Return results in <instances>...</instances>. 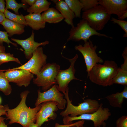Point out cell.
<instances>
[{
	"instance_id": "6da1fadb",
	"label": "cell",
	"mask_w": 127,
	"mask_h": 127,
	"mask_svg": "<svg viewBox=\"0 0 127 127\" xmlns=\"http://www.w3.org/2000/svg\"><path fill=\"white\" fill-rule=\"evenodd\" d=\"M29 92L26 90L21 93V100L14 108L10 109L8 106L6 105V115L7 119L10 120L9 124L17 123L23 127H29L31 123L35 121L36 115L41 108V104L33 108L28 107L26 104V101Z\"/></svg>"
},
{
	"instance_id": "7a4b0ae2",
	"label": "cell",
	"mask_w": 127,
	"mask_h": 127,
	"mask_svg": "<svg viewBox=\"0 0 127 127\" xmlns=\"http://www.w3.org/2000/svg\"><path fill=\"white\" fill-rule=\"evenodd\" d=\"M119 67L112 60L105 61L103 64H97L87 74L92 83L103 87L112 85V81L117 74Z\"/></svg>"
},
{
	"instance_id": "3957f363",
	"label": "cell",
	"mask_w": 127,
	"mask_h": 127,
	"mask_svg": "<svg viewBox=\"0 0 127 127\" xmlns=\"http://www.w3.org/2000/svg\"><path fill=\"white\" fill-rule=\"evenodd\" d=\"M69 88L67 87L64 95L67 101V105L65 110L60 113L62 117H65L69 115L70 117H74L84 114H91L96 111L99 108L100 104L95 99H87L84 100L83 102L75 106L72 103V101L69 98Z\"/></svg>"
},
{
	"instance_id": "277c9868",
	"label": "cell",
	"mask_w": 127,
	"mask_h": 127,
	"mask_svg": "<svg viewBox=\"0 0 127 127\" xmlns=\"http://www.w3.org/2000/svg\"><path fill=\"white\" fill-rule=\"evenodd\" d=\"M111 17V15L107 12L104 7L99 4L83 12L82 16V19L86 20L90 27L97 31L103 29Z\"/></svg>"
},
{
	"instance_id": "5b68a950",
	"label": "cell",
	"mask_w": 127,
	"mask_h": 127,
	"mask_svg": "<svg viewBox=\"0 0 127 127\" xmlns=\"http://www.w3.org/2000/svg\"><path fill=\"white\" fill-rule=\"evenodd\" d=\"M60 69V66L56 63L46 64L36 77L33 79V83L38 87H41L44 91H46L53 85L57 84L56 78Z\"/></svg>"
},
{
	"instance_id": "8992f818",
	"label": "cell",
	"mask_w": 127,
	"mask_h": 127,
	"mask_svg": "<svg viewBox=\"0 0 127 127\" xmlns=\"http://www.w3.org/2000/svg\"><path fill=\"white\" fill-rule=\"evenodd\" d=\"M103 105L102 103H100L98 109L92 113L84 114L74 117H71L68 115L64 117L63 121L64 124H69L75 120H86L92 121L94 127L105 126V121L109 118L111 113L109 108H103Z\"/></svg>"
},
{
	"instance_id": "52a82bcc",
	"label": "cell",
	"mask_w": 127,
	"mask_h": 127,
	"mask_svg": "<svg viewBox=\"0 0 127 127\" xmlns=\"http://www.w3.org/2000/svg\"><path fill=\"white\" fill-rule=\"evenodd\" d=\"M69 35L67 43L70 40L78 41L81 40L85 42L89 40L91 36L94 35L113 38L111 37L94 30L90 27L87 21L83 19L80 20L76 26L71 28L69 32Z\"/></svg>"
},
{
	"instance_id": "ba28073f",
	"label": "cell",
	"mask_w": 127,
	"mask_h": 127,
	"mask_svg": "<svg viewBox=\"0 0 127 127\" xmlns=\"http://www.w3.org/2000/svg\"><path fill=\"white\" fill-rule=\"evenodd\" d=\"M83 46L81 44L76 45L75 50L79 52L82 55L85 61L87 74L93 67L98 63L103 62V60L98 56L96 52L97 46L94 45L89 39L84 42Z\"/></svg>"
},
{
	"instance_id": "9c48e42d",
	"label": "cell",
	"mask_w": 127,
	"mask_h": 127,
	"mask_svg": "<svg viewBox=\"0 0 127 127\" xmlns=\"http://www.w3.org/2000/svg\"><path fill=\"white\" fill-rule=\"evenodd\" d=\"M47 59V56L44 53L43 48L39 47L26 63L19 67L9 69H24L37 76L43 66L46 64Z\"/></svg>"
},
{
	"instance_id": "30bf717a",
	"label": "cell",
	"mask_w": 127,
	"mask_h": 127,
	"mask_svg": "<svg viewBox=\"0 0 127 127\" xmlns=\"http://www.w3.org/2000/svg\"><path fill=\"white\" fill-rule=\"evenodd\" d=\"M58 85L55 84L49 89L44 92L38 91V97L35 103L37 106L45 102L52 101L56 102L58 109H63L67 103L66 99L63 97L64 95L59 91Z\"/></svg>"
},
{
	"instance_id": "8fae6325",
	"label": "cell",
	"mask_w": 127,
	"mask_h": 127,
	"mask_svg": "<svg viewBox=\"0 0 127 127\" xmlns=\"http://www.w3.org/2000/svg\"><path fill=\"white\" fill-rule=\"evenodd\" d=\"M78 57L77 54L71 59L65 57L70 62V66L67 69L60 70L56 77V80L57 84H58V89L60 91L62 92L64 95L68 84L73 79L81 80L76 78L75 76V70L74 67V65Z\"/></svg>"
},
{
	"instance_id": "7c38bea8",
	"label": "cell",
	"mask_w": 127,
	"mask_h": 127,
	"mask_svg": "<svg viewBox=\"0 0 127 127\" xmlns=\"http://www.w3.org/2000/svg\"><path fill=\"white\" fill-rule=\"evenodd\" d=\"M57 105L56 102L52 101L45 102L41 104L35 119L36 123L38 127H40L45 122L56 119L57 115L55 112L58 110Z\"/></svg>"
},
{
	"instance_id": "4fadbf2b",
	"label": "cell",
	"mask_w": 127,
	"mask_h": 127,
	"mask_svg": "<svg viewBox=\"0 0 127 127\" xmlns=\"http://www.w3.org/2000/svg\"><path fill=\"white\" fill-rule=\"evenodd\" d=\"M4 72L6 78L10 82L16 83L19 87L28 86L34 78V75L25 70L23 69L5 70Z\"/></svg>"
},
{
	"instance_id": "5bb4252c",
	"label": "cell",
	"mask_w": 127,
	"mask_h": 127,
	"mask_svg": "<svg viewBox=\"0 0 127 127\" xmlns=\"http://www.w3.org/2000/svg\"><path fill=\"white\" fill-rule=\"evenodd\" d=\"M98 4L104 7L108 14H115L118 18L127 10V0H99Z\"/></svg>"
},
{
	"instance_id": "9a60e30c",
	"label": "cell",
	"mask_w": 127,
	"mask_h": 127,
	"mask_svg": "<svg viewBox=\"0 0 127 127\" xmlns=\"http://www.w3.org/2000/svg\"><path fill=\"white\" fill-rule=\"evenodd\" d=\"M34 35L35 33L32 31L30 36L25 40L11 39L12 41L20 45L24 49L25 57L29 60L32 57L33 53L40 46H44L49 43L48 40L39 43L36 42L34 40Z\"/></svg>"
},
{
	"instance_id": "2e32d148",
	"label": "cell",
	"mask_w": 127,
	"mask_h": 127,
	"mask_svg": "<svg viewBox=\"0 0 127 127\" xmlns=\"http://www.w3.org/2000/svg\"><path fill=\"white\" fill-rule=\"evenodd\" d=\"M55 4V7L64 19L65 22L71 25V28L74 27L73 20L75 17L73 12L70 9L67 5L63 0H51Z\"/></svg>"
},
{
	"instance_id": "e0dca14e",
	"label": "cell",
	"mask_w": 127,
	"mask_h": 127,
	"mask_svg": "<svg viewBox=\"0 0 127 127\" xmlns=\"http://www.w3.org/2000/svg\"><path fill=\"white\" fill-rule=\"evenodd\" d=\"M122 56L124 62L119 67L118 72L112 81V84H117L124 86L127 85V47L124 48Z\"/></svg>"
},
{
	"instance_id": "ac0fdd59",
	"label": "cell",
	"mask_w": 127,
	"mask_h": 127,
	"mask_svg": "<svg viewBox=\"0 0 127 127\" xmlns=\"http://www.w3.org/2000/svg\"><path fill=\"white\" fill-rule=\"evenodd\" d=\"M24 16L27 25L33 29L37 30L45 27L46 23L44 20L41 14L29 13Z\"/></svg>"
},
{
	"instance_id": "d6986e66",
	"label": "cell",
	"mask_w": 127,
	"mask_h": 127,
	"mask_svg": "<svg viewBox=\"0 0 127 127\" xmlns=\"http://www.w3.org/2000/svg\"><path fill=\"white\" fill-rule=\"evenodd\" d=\"M0 24L3 26L10 37L15 34H21L25 31V26L6 18Z\"/></svg>"
},
{
	"instance_id": "ffe728a7",
	"label": "cell",
	"mask_w": 127,
	"mask_h": 127,
	"mask_svg": "<svg viewBox=\"0 0 127 127\" xmlns=\"http://www.w3.org/2000/svg\"><path fill=\"white\" fill-rule=\"evenodd\" d=\"M44 21L50 24H56L62 21L64 18L57 9L49 8L41 14Z\"/></svg>"
},
{
	"instance_id": "44dd1931",
	"label": "cell",
	"mask_w": 127,
	"mask_h": 127,
	"mask_svg": "<svg viewBox=\"0 0 127 127\" xmlns=\"http://www.w3.org/2000/svg\"><path fill=\"white\" fill-rule=\"evenodd\" d=\"M106 98L112 107L121 108L124 99H127V87L125 86L123 90L107 96Z\"/></svg>"
},
{
	"instance_id": "7402d4cb",
	"label": "cell",
	"mask_w": 127,
	"mask_h": 127,
	"mask_svg": "<svg viewBox=\"0 0 127 127\" xmlns=\"http://www.w3.org/2000/svg\"><path fill=\"white\" fill-rule=\"evenodd\" d=\"M51 4V3L46 0H36L32 5L27 9V11L29 13L41 14L48 10Z\"/></svg>"
},
{
	"instance_id": "603a6c76",
	"label": "cell",
	"mask_w": 127,
	"mask_h": 127,
	"mask_svg": "<svg viewBox=\"0 0 127 127\" xmlns=\"http://www.w3.org/2000/svg\"><path fill=\"white\" fill-rule=\"evenodd\" d=\"M70 9L74 13L75 17L80 18L83 6L79 0H64Z\"/></svg>"
},
{
	"instance_id": "cb8c5ba5",
	"label": "cell",
	"mask_w": 127,
	"mask_h": 127,
	"mask_svg": "<svg viewBox=\"0 0 127 127\" xmlns=\"http://www.w3.org/2000/svg\"><path fill=\"white\" fill-rule=\"evenodd\" d=\"M4 70H0V91L6 95L10 94L12 91L9 81L6 78Z\"/></svg>"
},
{
	"instance_id": "d4e9b609",
	"label": "cell",
	"mask_w": 127,
	"mask_h": 127,
	"mask_svg": "<svg viewBox=\"0 0 127 127\" xmlns=\"http://www.w3.org/2000/svg\"><path fill=\"white\" fill-rule=\"evenodd\" d=\"M4 13L6 19L25 26H28L24 16L22 14L19 15L13 13L6 8Z\"/></svg>"
},
{
	"instance_id": "484cf974",
	"label": "cell",
	"mask_w": 127,
	"mask_h": 127,
	"mask_svg": "<svg viewBox=\"0 0 127 127\" xmlns=\"http://www.w3.org/2000/svg\"><path fill=\"white\" fill-rule=\"evenodd\" d=\"M5 8L12 10L16 14L19 15L18 10L19 8H22L25 10L28 8L27 4L23 3H18L15 0H6Z\"/></svg>"
},
{
	"instance_id": "4316f807",
	"label": "cell",
	"mask_w": 127,
	"mask_h": 127,
	"mask_svg": "<svg viewBox=\"0 0 127 127\" xmlns=\"http://www.w3.org/2000/svg\"><path fill=\"white\" fill-rule=\"evenodd\" d=\"M11 61L15 62L21 64L19 59L14 57L13 54L5 52L0 53V65L4 63Z\"/></svg>"
},
{
	"instance_id": "83f0119b",
	"label": "cell",
	"mask_w": 127,
	"mask_h": 127,
	"mask_svg": "<svg viewBox=\"0 0 127 127\" xmlns=\"http://www.w3.org/2000/svg\"><path fill=\"white\" fill-rule=\"evenodd\" d=\"M82 4V11H85L98 5V0H79Z\"/></svg>"
},
{
	"instance_id": "f1b7e54d",
	"label": "cell",
	"mask_w": 127,
	"mask_h": 127,
	"mask_svg": "<svg viewBox=\"0 0 127 127\" xmlns=\"http://www.w3.org/2000/svg\"><path fill=\"white\" fill-rule=\"evenodd\" d=\"M111 20L113 22L114 24H116L119 25L124 30L125 33L123 37H127V21L124 20H120L117 19L114 17H112Z\"/></svg>"
},
{
	"instance_id": "f546056e",
	"label": "cell",
	"mask_w": 127,
	"mask_h": 127,
	"mask_svg": "<svg viewBox=\"0 0 127 127\" xmlns=\"http://www.w3.org/2000/svg\"><path fill=\"white\" fill-rule=\"evenodd\" d=\"M9 35L6 31H0V44L2 45L4 42L7 43L9 45L10 44H11L14 46L17 47V44L11 42L8 39Z\"/></svg>"
},
{
	"instance_id": "4dcf8cb0",
	"label": "cell",
	"mask_w": 127,
	"mask_h": 127,
	"mask_svg": "<svg viewBox=\"0 0 127 127\" xmlns=\"http://www.w3.org/2000/svg\"><path fill=\"white\" fill-rule=\"evenodd\" d=\"M116 127H127V116L123 115L119 118L116 122Z\"/></svg>"
},
{
	"instance_id": "1f68e13d",
	"label": "cell",
	"mask_w": 127,
	"mask_h": 127,
	"mask_svg": "<svg viewBox=\"0 0 127 127\" xmlns=\"http://www.w3.org/2000/svg\"><path fill=\"white\" fill-rule=\"evenodd\" d=\"M85 122V120H80L74 123L73 125L68 127H86L83 125Z\"/></svg>"
},
{
	"instance_id": "d6a6232c",
	"label": "cell",
	"mask_w": 127,
	"mask_h": 127,
	"mask_svg": "<svg viewBox=\"0 0 127 127\" xmlns=\"http://www.w3.org/2000/svg\"><path fill=\"white\" fill-rule=\"evenodd\" d=\"M6 3L4 0H0V11L4 13L5 9Z\"/></svg>"
},
{
	"instance_id": "836d02e7",
	"label": "cell",
	"mask_w": 127,
	"mask_h": 127,
	"mask_svg": "<svg viewBox=\"0 0 127 127\" xmlns=\"http://www.w3.org/2000/svg\"><path fill=\"white\" fill-rule=\"evenodd\" d=\"M6 105L3 106L0 105V117L2 115H6Z\"/></svg>"
},
{
	"instance_id": "e575fe53",
	"label": "cell",
	"mask_w": 127,
	"mask_h": 127,
	"mask_svg": "<svg viewBox=\"0 0 127 127\" xmlns=\"http://www.w3.org/2000/svg\"><path fill=\"white\" fill-rule=\"evenodd\" d=\"M36 0H22V3L28 4L31 6L32 5L36 2Z\"/></svg>"
},
{
	"instance_id": "d590c367",
	"label": "cell",
	"mask_w": 127,
	"mask_h": 127,
	"mask_svg": "<svg viewBox=\"0 0 127 127\" xmlns=\"http://www.w3.org/2000/svg\"><path fill=\"white\" fill-rule=\"evenodd\" d=\"M74 123H72L70 124L67 125H61L58 123H56L55 125V127H68L73 125Z\"/></svg>"
},
{
	"instance_id": "8d00e7d4",
	"label": "cell",
	"mask_w": 127,
	"mask_h": 127,
	"mask_svg": "<svg viewBox=\"0 0 127 127\" xmlns=\"http://www.w3.org/2000/svg\"><path fill=\"white\" fill-rule=\"evenodd\" d=\"M6 19L4 13L0 11V24Z\"/></svg>"
},
{
	"instance_id": "74e56055",
	"label": "cell",
	"mask_w": 127,
	"mask_h": 127,
	"mask_svg": "<svg viewBox=\"0 0 127 127\" xmlns=\"http://www.w3.org/2000/svg\"><path fill=\"white\" fill-rule=\"evenodd\" d=\"M127 17V10L122 15V16L119 18H118V19L120 20H123L126 18Z\"/></svg>"
},
{
	"instance_id": "f35d334b",
	"label": "cell",
	"mask_w": 127,
	"mask_h": 127,
	"mask_svg": "<svg viewBox=\"0 0 127 127\" xmlns=\"http://www.w3.org/2000/svg\"><path fill=\"white\" fill-rule=\"evenodd\" d=\"M4 120H3L1 121L0 123V127H8L5 124Z\"/></svg>"
},
{
	"instance_id": "ab89813d",
	"label": "cell",
	"mask_w": 127,
	"mask_h": 127,
	"mask_svg": "<svg viewBox=\"0 0 127 127\" xmlns=\"http://www.w3.org/2000/svg\"><path fill=\"white\" fill-rule=\"evenodd\" d=\"M4 52H5V47L0 44V53Z\"/></svg>"
},
{
	"instance_id": "60d3db41",
	"label": "cell",
	"mask_w": 127,
	"mask_h": 127,
	"mask_svg": "<svg viewBox=\"0 0 127 127\" xmlns=\"http://www.w3.org/2000/svg\"><path fill=\"white\" fill-rule=\"evenodd\" d=\"M29 127H38L36 123L33 122L30 123Z\"/></svg>"
},
{
	"instance_id": "b9f144b4",
	"label": "cell",
	"mask_w": 127,
	"mask_h": 127,
	"mask_svg": "<svg viewBox=\"0 0 127 127\" xmlns=\"http://www.w3.org/2000/svg\"><path fill=\"white\" fill-rule=\"evenodd\" d=\"M5 119L4 118L0 117V123L1 121L3 120H4Z\"/></svg>"
},
{
	"instance_id": "7bdbcfd3",
	"label": "cell",
	"mask_w": 127,
	"mask_h": 127,
	"mask_svg": "<svg viewBox=\"0 0 127 127\" xmlns=\"http://www.w3.org/2000/svg\"><path fill=\"white\" fill-rule=\"evenodd\" d=\"M1 102V98L0 97V103Z\"/></svg>"
}]
</instances>
